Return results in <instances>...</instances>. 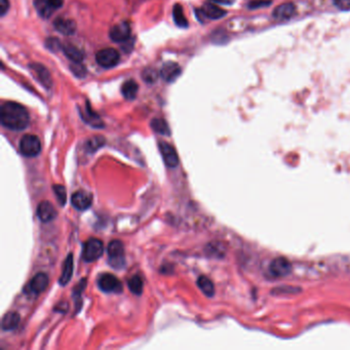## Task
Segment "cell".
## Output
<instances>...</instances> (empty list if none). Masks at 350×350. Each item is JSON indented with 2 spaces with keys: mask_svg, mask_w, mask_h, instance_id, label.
<instances>
[{
  "mask_svg": "<svg viewBox=\"0 0 350 350\" xmlns=\"http://www.w3.org/2000/svg\"><path fill=\"white\" fill-rule=\"evenodd\" d=\"M54 192L56 194V197L59 201V203L63 206L66 203L67 200V192H66V188L62 185H55L54 186Z\"/></svg>",
  "mask_w": 350,
  "mask_h": 350,
  "instance_id": "obj_27",
  "label": "cell"
},
{
  "mask_svg": "<svg viewBox=\"0 0 350 350\" xmlns=\"http://www.w3.org/2000/svg\"><path fill=\"white\" fill-rule=\"evenodd\" d=\"M159 151L161 153L162 159L166 166L168 167H176L179 164V157L177 154L176 149H174L171 145H169L166 142H159L158 143Z\"/></svg>",
  "mask_w": 350,
  "mask_h": 350,
  "instance_id": "obj_8",
  "label": "cell"
},
{
  "mask_svg": "<svg viewBox=\"0 0 350 350\" xmlns=\"http://www.w3.org/2000/svg\"><path fill=\"white\" fill-rule=\"evenodd\" d=\"M71 71L78 77H83L86 73V69L84 66L81 65V63H74L71 65Z\"/></svg>",
  "mask_w": 350,
  "mask_h": 350,
  "instance_id": "obj_30",
  "label": "cell"
},
{
  "mask_svg": "<svg viewBox=\"0 0 350 350\" xmlns=\"http://www.w3.org/2000/svg\"><path fill=\"white\" fill-rule=\"evenodd\" d=\"M269 5H270V2H266V0H255V2H252L249 5V8L253 9V10H256L258 8L266 7V6H269Z\"/></svg>",
  "mask_w": 350,
  "mask_h": 350,
  "instance_id": "obj_32",
  "label": "cell"
},
{
  "mask_svg": "<svg viewBox=\"0 0 350 350\" xmlns=\"http://www.w3.org/2000/svg\"><path fill=\"white\" fill-rule=\"evenodd\" d=\"M32 70H34V72L36 73L39 81L48 89H50L52 86V77L50 72L48 71V69L40 65V64H32L31 65Z\"/></svg>",
  "mask_w": 350,
  "mask_h": 350,
  "instance_id": "obj_18",
  "label": "cell"
},
{
  "mask_svg": "<svg viewBox=\"0 0 350 350\" xmlns=\"http://www.w3.org/2000/svg\"><path fill=\"white\" fill-rule=\"evenodd\" d=\"M209 2L216 4V5H223V6H230L234 3V0H209Z\"/></svg>",
  "mask_w": 350,
  "mask_h": 350,
  "instance_id": "obj_36",
  "label": "cell"
},
{
  "mask_svg": "<svg viewBox=\"0 0 350 350\" xmlns=\"http://www.w3.org/2000/svg\"><path fill=\"white\" fill-rule=\"evenodd\" d=\"M98 286L101 291L105 293H116L122 292V284L119 279L111 273H104L100 275L98 279Z\"/></svg>",
  "mask_w": 350,
  "mask_h": 350,
  "instance_id": "obj_5",
  "label": "cell"
},
{
  "mask_svg": "<svg viewBox=\"0 0 350 350\" xmlns=\"http://www.w3.org/2000/svg\"><path fill=\"white\" fill-rule=\"evenodd\" d=\"M72 205L78 209V211H85L89 207H91L93 202V195L92 193L84 191V190H78L73 193L71 197Z\"/></svg>",
  "mask_w": 350,
  "mask_h": 350,
  "instance_id": "obj_11",
  "label": "cell"
},
{
  "mask_svg": "<svg viewBox=\"0 0 350 350\" xmlns=\"http://www.w3.org/2000/svg\"><path fill=\"white\" fill-rule=\"evenodd\" d=\"M143 78L146 82L148 83H153L157 80L158 78V73L156 70L152 69V68H147L145 71L143 72Z\"/></svg>",
  "mask_w": 350,
  "mask_h": 350,
  "instance_id": "obj_28",
  "label": "cell"
},
{
  "mask_svg": "<svg viewBox=\"0 0 350 350\" xmlns=\"http://www.w3.org/2000/svg\"><path fill=\"white\" fill-rule=\"evenodd\" d=\"M129 291L135 295H141L143 292V279L140 275H134L127 282Z\"/></svg>",
  "mask_w": 350,
  "mask_h": 350,
  "instance_id": "obj_24",
  "label": "cell"
},
{
  "mask_svg": "<svg viewBox=\"0 0 350 350\" xmlns=\"http://www.w3.org/2000/svg\"><path fill=\"white\" fill-rule=\"evenodd\" d=\"M57 211L55 206L49 201H42L37 207V216L41 222L53 221L57 217Z\"/></svg>",
  "mask_w": 350,
  "mask_h": 350,
  "instance_id": "obj_13",
  "label": "cell"
},
{
  "mask_svg": "<svg viewBox=\"0 0 350 350\" xmlns=\"http://www.w3.org/2000/svg\"><path fill=\"white\" fill-rule=\"evenodd\" d=\"M172 16H173V20L174 23H176L179 27H187L188 26V21L184 15L183 12V8L180 5H176L173 7L172 10Z\"/></svg>",
  "mask_w": 350,
  "mask_h": 350,
  "instance_id": "obj_25",
  "label": "cell"
},
{
  "mask_svg": "<svg viewBox=\"0 0 350 350\" xmlns=\"http://www.w3.org/2000/svg\"><path fill=\"white\" fill-rule=\"evenodd\" d=\"M110 38L114 42H125L130 37V27L127 22H121L114 25L110 30Z\"/></svg>",
  "mask_w": 350,
  "mask_h": 350,
  "instance_id": "obj_9",
  "label": "cell"
},
{
  "mask_svg": "<svg viewBox=\"0 0 350 350\" xmlns=\"http://www.w3.org/2000/svg\"><path fill=\"white\" fill-rule=\"evenodd\" d=\"M48 48L51 49L52 51H58L61 48V43L59 41V39L57 38H51L48 40Z\"/></svg>",
  "mask_w": 350,
  "mask_h": 350,
  "instance_id": "obj_34",
  "label": "cell"
},
{
  "mask_svg": "<svg viewBox=\"0 0 350 350\" xmlns=\"http://www.w3.org/2000/svg\"><path fill=\"white\" fill-rule=\"evenodd\" d=\"M49 4L52 6V8L54 10H57L59 8H61L64 4V0H48Z\"/></svg>",
  "mask_w": 350,
  "mask_h": 350,
  "instance_id": "obj_35",
  "label": "cell"
},
{
  "mask_svg": "<svg viewBox=\"0 0 350 350\" xmlns=\"http://www.w3.org/2000/svg\"><path fill=\"white\" fill-rule=\"evenodd\" d=\"M20 151L27 157L37 156L41 151L40 140L34 135H25L20 141Z\"/></svg>",
  "mask_w": 350,
  "mask_h": 350,
  "instance_id": "obj_4",
  "label": "cell"
},
{
  "mask_svg": "<svg viewBox=\"0 0 350 350\" xmlns=\"http://www.w3.org/2000/svg\"><path fill=\"white\" fill-rule=\"evenodd\" d=\"M181 67L179 64L174 62H166L162 65L160 70V76L167 82H172L176 80L181 74Z\"/></svg>",
  "mask_w": 350,
  "mask_h": 350,
  "instance_id": "obj_12",
  "label": "cell"
},
{
  "mask_svg": "<svg viewBox=\"0 0 350 350\" xmlns=\"http://www.w3.org/2000/svg\"><path fill=\"white\" fill-rule=\"evenodd\" d=\"M20 321H21V318L18 312H15V311L9 312L3 319V322H2L3 329L5 331H13L19 326Z\"/></svg>",
  "mask_w": 350,
  "mask_h": 350,
  "instance_id": "obj_19",
  "label": "cell"
},
{
  "mask_svg": "<svg viewBox=\"0 0 350 350\" xmlns=\"http://www.w3.org/2000/svg\"><path fill=\"white\" fill-rule=\"evenodd\" d=\"M62 49H63L64 54L66 55V57L70 61H72L73 63H81L82 62L83 53L78 48H76L75 46L68 43V45L63 46Z\"/></svg>",
  "mask_w": 350,
  "mask_h": 350,
  "instance_id": "obj_20",
  "label": "cell"
},
{
  "mask_svg": "<svg viewBox=\"0 0 350 350\" xmlns=\"http://www.w3.org/2000/svg\"><path fill=\"white\" fill-rule=\"evenodd\" d=\"M104 253V244L98 238H90L83 244L82 259L84 262H95L102 257Z\"/></svg>",
  "mask_w": 350,
  "mask_h": 350,
  "instance_id": "obj_3",
  "label": "cell"
},
{
  "mask_svg": "<svg viewBox=\"0 0 350 350\" xmlns=\"http://www.w3.org/2000/svg\"><path fill=\"white\" fill-rule=\"evenodd\" d=\"M10 9V2L9 0H0V15L2 17L6 16Z\"/></svg>",
  "mask_w": 350,
  "mask_h": 350,
  "instance_id": "obj_33",
  "label": "cell"
},
{
  "mask_svg": "<svg viewBox=\"0 0 350 350\" xmlns=\"http://www.w3.org/2000/svg\"><path fill=\"white\" fill-rule=\"evenodd\" d=\"M73 268H74L73 256H72V254H69L67 256V258L65 259L62 274H61V277L59 279V284L61 286H66L70 282V279H71L72 274H73Z\"/></svg>",
  "mask_w": 350,
  "mask_h": 350,
  "instance_id": "obj_16",
  "label": "cell"
},
{
  "mask_svg": "<svg viewBox=\"0 0 350 350\" xmlns=\"http://www.w3.org/2000/svg\"><path fill=\"white\" fill-rule=\"evenodd\" d=\"M199 12L202 14V16L211 20H218L226 15V12L224 10H222L221 8L216 6V4H213L211 2L203 5Z\"/></svg>",
  "mask_w": 350,
  "mask_h": 350,
  "instance_id": "obj_15",
  "label": "cell"
},
{
  "mask_svg": "<svg viewBox=\"0 0 350 350\" xmlns=\"http://www.w3.org/2000/svg\"><path fill=\"white\" fill-rule=\"evenodd\" d=\"M120 60L119 53L114 49H103L96 55L97 63L103 68H112L118 64Z\"/></svg>",
  "mask_w": 350,
  "mask_h": 350,
  "instance_id": "obj_6",
  "label": "cell"
},
{
  "mask_svg": "<svg viewBox=\"0 0 350 350\" xmlns=\"http://www.w3.org/2000/svg\"><path fill=\"white\" fill-rule=\"evenodd\" d=\"M49 283H50V279L48 274L45 272H39L37 274H35V276H33V278L28 284L27 288L25 289V292L27 294L31 293V294L38 295L42 293L43 291H46V289L49 286Z\"/></svg>",
  "mask_w": 350,
  "mask_h": 350,
  "instance_id": "obj_7",
  "label": "cell"
},
{
  "mask_svg": "<svg viewBox=\"0 0 350 350\" xmlns=\"http://www.w3.org/2000/svg\"><path fill=\"white\" fill-rule=\"evenodd\" d=\"M334 5L342 11L350 10V0H333Z\"/></svg>",
  "mask_w": 350,
  "mask_h": 350,
  "instance_id": "obj_31",
  "label": "cell"
},
{
  "mask_svg": "<svg viewBox=\"0 0 350 350\" xmlns=\"http://www.w3.org/2000/svg\"><path fill=\"white\" fill-rule=\"evenodd\" d=\"M2 124L12 130L25 129L30 121V116L23 105L16 102L5 103L0 109Z\"/></svg>",
  "mask_w": 350,
  "mask_h": 350,
  "instance_id": "obj_1",
  "label": "cell"
},
{
  "mask_svg": "<svg viewBox=\"0 0 350 350\" xmlns=\"http://www.w3.org/2000/svg\"><path fill=\"white\" fill-rule=\"evenodd\" d=\"M151 127L155 133L160 134V135L169 136V134H170L168 124L166 123V121L164 119H161V118H154L151 121Z\"/></svg>",
  "mask_w": 350,
  "mask_h": 350,
  "instance_id": "obj_26",
  "label": "cell"
},
{
  "mask_svg": "<svg viewBox=\"0 0 350 350\" xmlns=\"http://www.w3.org/2000/svg\"><path fill=\"white\" fill-rule=\"evenodd\" d=\"M296 14V7L294 4L291 3H287V4H283L281 6H278L274 12H273V17L276 20H289L291 18H293Z\"/></svg>",
  "mask_w": 350,
  "mask_h": 350,
  "instance_id": "obj_14",
  "label": "cell"
},
{
  "mask_svg": "<svg viewBox=\"0 0 350 350\" xmlns=\"http://www.w3.org/2000/svg\"><path fill=\"white\" fill-rule=\"evenodd\" d=\"M108 263L114 269H122L125 266V253L123 243L118 240H112L107 248Z\"/></svg>",
  "mask_w": 350,
  "mask_h": 350,
  "instance_id": "obj_2",
  "label": "cell"
},
{
  "mask_svg": "<svg viewBox=\"0 0 350 350\" xmlns=\"http://www.w3.org/2000/svg\"><path fill=\"white\" fill-rule=\"evenodd\" d=\"M197 286L202 291V293L207 297H213L215 295L214 284L206 276H200L197 279Z\"/></svg>",
  "mask_w": 350,
  "mask_h": 350,
  "instance_id": "obj_21",
  "label": "cell"
},
{
  "mask_svg": "<svg viewBox=\"0 0 350 350\" xmlns=\"http://www.w3.org/2000/svg\"><path fill=\"white\" fill-rule=\"evenodd\" d=\"M292 270V264L286 258H276L269 265V272L275 277L288 275Z\"/></svg>",
  "mask_w": 350,
  "mask_h": 350,
  "instance_id": "obj_10",
  "label": "cell"
},
{
  "mask_svg": "<svg viewBox=\"0 0 350 350\" xmlns=\"http://www.w3.org/2000/svg\"><path fill=\"white\" fill-rule=\"evenodd\" d=\"M34 7H35V9H36L39 16L45 18V19L50 18L55 11L52 8V6L49 4L48 0H35Z\"/></svg>",
  "mask_w": 350,
  "mask_h": 350,
  "instance_id": "obj_22",
  "label": "cell"
},
{
  "mask_svg": "<svg viewBox=\"0 0 350 350\" xmlns=\"http://www.w3.org/2000/svg\"><path fill=\"white\" fill-rule=\"evenodd\" d=\"M138 91H139L138 83L132 79L125 81L121 88L122 95L126 100H134L137 97Z\"/></svg>",
  "mask_w": 350,
  "mask_h": 350,
  "instance_id": "obj_23",
  "label": "cell"
},
{
  "mask_svg": "<svg viewBox=\"0 0 350 350\" xmlns=\"http://www.w3.org/2000/svg\"><path fill=\"white\" fill-rule=\"evenodd\" d=\"M85 285H86V279L83 278L82 281H80V282L77 284V286L73 289V298L77 300L76 302H81L80 297H81V293L83 292V290H84V288H85Z\"/></svg>",
  "mask_w": 350,
  "mask_h": 350,
  "instance_id": "obj_29",
  "label": "cell"
},
{
  "mask_svg": "<svg viewBox=\"0 0 350 350\" xmlns=\"http://www.w3.org/2000/svg\"><path fill=\"white\" fill-rule=\"evenodd\" d=\"M55 29L63 35H73L76 31L75 23L72 20L59 18L54 23Z\"/></svg>",
  "mask_w": 350,
  "mask_h": 350,
  "instance_id": "obj_17",
  "label": "cell"
}]
</instances>
